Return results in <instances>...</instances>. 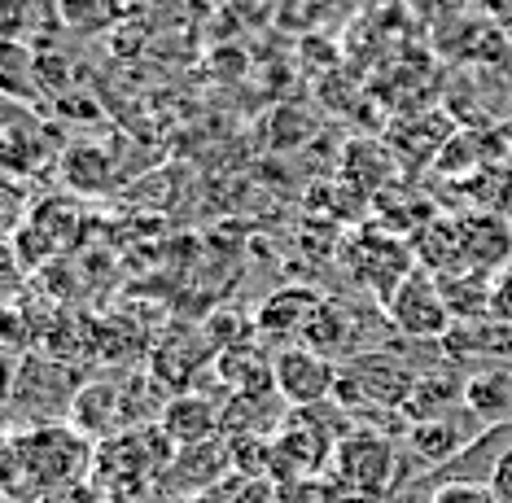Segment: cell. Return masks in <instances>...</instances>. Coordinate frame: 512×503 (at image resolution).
I'll list each match as a JSON object with an SVG mask.
<instances>
[{
  "label": "cell",
  "instance_id": "cell-24",
  "mask_svg": "<svg viewBox=\"0 0 512 503\" xmlns=\"http://www.w3.org/2000/svg\"><path fill=\"white\" fill-rule=\"evenodd\" d=\"M477 9H482V18H495V22H504L512 14V0H473Z\"/></svg>",
  "mask_w": 512,
  "mask_h": 503
},
{
  "label": "cell",
  "instance_id": "cell-4",
  "mask_svg": "<svg viewBox=\"0 0 512 503\" xmlns=\"http://www.w3.org/2000/svg\"><path fill=\"white\" fill-rule=\"evenodd\" d=\"M329 473H333L329 482L337 490H351V495L390 499L394 486H399V477H394V447L377 429H346L333 451Z\"/></svg>",
  "mask_w": 512,
  "mask_h": 503
},
{
  "label": "cell",
  "instance_id": "cell-19",
  "mask_svg": "<svg viewBox=\"0 0 512 503\" xmlns=\"http://www.w3.org/2000/svg\"><path fill=\"white\" fill-rule=\"evenodd\" d=\"M62 171H66V184H75V189H101L106 184V154L101 149H92V145H75V149H66V162H62Z\"/></svg>",
  "mask_w": 512,
  "mask_h": 503
},
{
  "label": "cell",
  "instance_id": "cell-13",
  "mask_svg": "<svg viewBox=\"0 0 512 503\" xmlns=\"http://www.w3.org/2000/svg\"><path fill=\"white\" fill-rule=\"evenodd\" d=\"M412 254H416V263H421L425 272H434V276L464 272L460 219H447V215L425 219V224L412 232Z\"/></svg>",
  "mask_w": 512,
  "mask_h": 503
},
{
  "label": "cell",
  "instance_id": "cell-12",
  "mask_svg": "<svg viewBox=\"0 0 512 503\" xmlns=\"http://www.w3.org/2000/svg\"><path fill=\"white\" fill-rule=\"evenodd\" d=\"M456 403H464V381L456 377V372L447 368H429L416 377L412 394H407L403 403V420L407 425H425V420H447L451 412H456Z\"/></svg>",
  "mask_w": 512,
  "mask_h": 503
},
{
  "label": "cell",
  "instance_id": "cell-25",
  "mask_svg": "<svg viewBox=\"0 0 512 503\" xmlns=\"http://www.w3.org/2000/svg\"><path fill=\"white\" fill-rule=\"evenodd\" d=\"M228 499H232V490L219 486V490H206V495H193V499H184V503H228Z\"/></svg>",
  "mask_w": 512,
  "mask_h": 503
},
{
  "label": "cell",
  "instance_id": "cell-17",
  "mask_svg": "<svg viewBox=\"0 0 512 503\" xmlns=\"http://www.w3.org/2000/svg\"><path fill=\"white\" fill-rule=\"evenodd\" d=\"M123 0H53V18L66 35L92 40V35H106L123 22Z\"/></svg>",
  "mask_w": 512,
  "mask_h": 503
},
{
  "label": "cell",
  "instance_id": "cell-16",
  "mask_svg": "<svg viewBox=\"0 0 512 503\" xmlns=\"http://www.w3.org/2000/svg\"><path fill=\"white\" fill-rule=\"evenodd\" d=\"M211 364H215V377L224 381L232 394H267V390H276L272 385V364H267L259 350L246 346V342L219 350Z\"/></svg>",
  "mask_w": 512,
  "mask_h": 503
},
{
  "label": "cell",
  "instance_id": "cell-8",
  "mask_svg": "<svg viewBox=\"0 0 512 503\" xmlns=\"http://www.w3.org/2000/svg\"><path fill=\"white\" fill-rule=\"evenodd\" d=\"M460 245H464V267L499 276L504 267H512L508 215H499V210H469V215H460Z\"/></svg>",
  "mask_w": 512,
  "mask_h": 503
},
{
  "label": "cell",
  "instance_id": "cell-18",
  "mask_svg": "<svg viewBox=\"0 0 512 503\" xmlns=\"http://www.w3.org/2000/svg\"><path fill=\"white\" fill-rule=\"evenodd\" d=\"M324 307L320 294L311 289H281L263 302L259 311V329L263 333H307V324L316 320V311Z\"/></svg>",
  "mask_w": 512,
  "mask_h": 503
},
{
  "label": "cell",
  "instance_id": "cell-22",
  "mask_svg": "<svg viewBox=\"0 0 512 503\" xmlns=\"http://www.w3.org/2000/svg\"><path fill=\"white\" fill-rule=\"evenodd\" d=\"M491 320L495 324H508L512 329V267L495 276V294H491Z\"/></svg>",
  "mask_w": 512,
  "mask_h": 503
},
{
  "label": "cell",
  "instance_id": "cell-9",
  "mask_svg": "<svg viewBox=\"0 0 512 503\" xmlns=\"http://www.w3.org/2000/svg\"><path fill=\"white\" fill-rule=\"evenodd\" d=\"M162 429H167V438L176 442L180 451L189 447H202V442H215L224 438V407H215L206 394H171L167 403H162Z\"/></svg>",
  "mask_w": 512,
  "mask_h": 503
},
{
  "label": "cell",
  "instance_id": "cell-21",
  "mask_svg": "<svg viewBox=\"0 0 512 503\" xmlns=\"http://www.w3.org/2000/svg\"><path fill=\"white\" fill-rule=\"evenodd\" d=\"M429 503H499L491 482H438Z\"/></svg>",
  "mask_w": 512,
  "mask_h": 503
},
{
  "label": "cell",
  "instance_id": "cell-3",
  "mask_svg": "<svg viewBox=\"0 0 512 503\" xmlns=\"http://www.w3.org/2000/svg\"><path fill=\"white\" fill-rule=\"evenodd\" d=\"M416 385V372L403 359L386 350H359L351 364L337 372V399H346V412H364V407H394L403 412L407 394Z\"/></svg>",
  "mask_w": 512,
  "mask_h": 503
},
{
  "label": "cell",
  "instance_id": "cell-2",
  "mask_svg": "<svg viewBox=\"0 0 512 503\" xmlns=\"http://www.w3.org/2000/svg\"><path fill=\"white\" fill-rule=\"evenodd\" d=\"M346 276L355 285H364L377 294V302L386 307L394 298V289L403 285L407 276L416 272V254H412V241H403L399 232L381 228V224H364L346 237Z\"/></svg>",
  "mask_w": 512,
  "mask_h": 503
},
{
  "label": "cell",
  "instance_id": "cell-15",
  "mask_svg": "<svg viewBox=\"0 0 512 503\" xmlns=\"http://www.w3.org/2000/svg\"><path fill=\"white\" fill-rule=\"evenodd\" d=\"M469 442L473 438L456 425V416L425 420V425H407V447H412V455L425 464V469H447Z\"/></svg>",
  "mask_w": 512,
  "mask_h": 503
},
{
  "label": "cell",
  "instance_id": "cell-6",
  "mask_svg": "<svg viewBox=\"0 0 512 503\" xmlns=\"http://www.w3.org/2000/svg\"><path fill=\"white\" fill-rule=\"evenodd\" d=\"M337 372L342 368L311 346H289L272 359V385H276V394H281V403L289 412L329 403L337 394Z\"/></svg>",
  "mask_w": 512,
  "mask_h": 503
},
{
  "label": "cell",
  "instance_id": "cell-10",
  "mask_svg": "<svg viewBox=\"0 0 512 503\" xmlns=\"http://www.w3.org/2000/svg\"><path fill=\"white\" fill-rule=\"evenodd\" d=\"M66 425H75L88 442H106L114 434H123V429H127L123 425V390L114 381H88V385H79Z\"/></svg>",
  "mask_w": 512,
  "mask_h": 503
},
{
  "label": "cell",
  "instance_id": "cell-1",
  "mask_svg": "<svg viewBox=\"0 0 512 503\" xmlns=\"http://www.w3.org/2000/svg\"><path fill=\"white\" fill-rule=\"evenodd\" d=\"M97 442L75 425H31L14 429L5 447V490L14 503H44L71 495L92 477Z\"/></svg>",
  "mask_w": 512,
  "mask_h": 503
},
{
  "label": "cell",
  "instance_id": "cell-11",
  "mask_svg": "<svg viewBox=\"0 0 512 503\" xmlns=\"http://www.w3.org/2000/svg\"><path fill=\"white\" fill-rule=\"evenodd\" d=\"M464 412L477 416L486 429L512 425V368L486 364L473 377H464Z\"/></svg>",
  "mask_w": 512,
  "mask_h": 503
},
{
  "label": "cell",
  "instance_id": "cell-23",
  "mask_svg": "<svg viewBox=\"0 0 512 503\" xmlns=\"http://www.w3.org/2000/svg\"><path fill=\"white\" fill-rule=\"evenodd\" d=\"M491 490L499 495V503H512V447L499 455L495 473H491Z\"/></svg>",
  "mask_w": 512,
  "mask_h": 503
},
{
  "label": "cell",
  "instance_id": "cell-20",
  "mask_svg": "<svg viewBox=\"0 0 512 503\" xmlns=\"http://www.w3.org/2000/svg\"><path fill=\"white\" fill-rule=\"evenodd\" d=\"M281 503H337V486L320 482V477H302V482H285L276 486Z\"/></svg>",
  "mask_w": 512,
  "mask_h": 503
},
{
  "label": "cell",
  "instance_id": "cell-5",
  "mask_svg": "<svg viewBox=\"0 0 512 503\" xmlns=\"http://www.w3.org/2000/svg\"><path fill=\"white\" fill-rule=\"evenodd\" d=\"M386 320L412 342H447V333L456 329V315H451L442 285L434 272L416 267L412 276L394 289V298L386 302Z\"/></svg>",
  "mask_w": 512,
  "mask_h": 503
},
{
  "label": "cell",
  "instance_id": "cell-14",
  "mask_svg": "<svg viewBox=\"0 0 512 503\" xmlns=\"http://www.w3.org/2000/svg\"><path fill=\"white\" fill-rule=\"evenodd\" d=\"M442 285V298H447L456 324H477V320H491V294H495V276L491 272H451V276H438Z\"/></svg>",
  "mask_w": 512,
  "mask_h": 503
},
{
  "label": "cell",
  "instance_id": "cell-7",
  "mask_svg": "<svg viewBox=\"0 0 512 503\" xmlns=\"http://www.w3.org/2000/svg\"><path fill=\"white\" fill-rule=\"evenodd\" d=\"M232 473V455H228V438H215V442H202V447H189L171 460V469L162 473L158 482V495H180L193 499V495H206V490H219V482Z\"/></svg>",
  "mask_w": 512,
  "mask_h": 503
}]
</instances>
